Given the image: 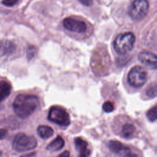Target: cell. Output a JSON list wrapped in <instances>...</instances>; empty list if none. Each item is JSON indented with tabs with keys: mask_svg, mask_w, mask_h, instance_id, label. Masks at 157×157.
<instances>
[{
	"mask_svg": "<svg viewBox=\"0 0 157 157\" xmlns=\"http://www.w3.org/2000/svg\"><path fill=\"white\" fill-rule=\"evenodd\" d=\"M136 131V127L132 123L124 124L121 129V134L123 137L128 139L131 137Z\"/></svg>",
	"mask_w": 157,
	"mask_h": 157,
	"instance_id": "15",
	"label": "cell"
},
{
	"mask_svg": "<svg viewBox=\"0 0 157 157\" xmlns=\"http://www.w3.org/2000/svg\"><path fill=\"white\" fill-rule=\"evenodd\" d=\"M109 150L113 153L121 156H133L128 147L124 145L120 142L117 140H110L108 144Z\"/></svg>",
	"mask_w": 157,
	"mask_h": 157,
	"instance_id": "8",
	"label": "cell"
},
{
	"mask_svg": "<svg viewBox=\"0 0 157 157\" xmlns=\"http://www.w3.org/2000/svg\"><path fill=\"white\" fill-rule=\"evenodd\" d=\"M64 140L61 136H57L47 146V150L50 151H57L63 148L64 146Z\"/></svg>",
	"mask_w": 157,
	"mask_h": 157,
	"instance_id": "11",
	"label": "cell"
},
{
	"mask_svg": "<svg viewBox=\"0 0 157 157\" xmlns=\"http://www.w3.org/2000/svg\"><path fill=\"white\" fill-rule=\"evenodd\" d=\"M147 74L145 70L140 66H134L129 72L128 81L134 88L142 86L147 81Z\"/></svg>",
	"mask_w": 157,
	"mask_h": 157,
	"instance_id": "5",
	"label": "cell"
},
{
	"mask_svg": "<svg viewBox=\"0 0 157 157\" xmlns=\"http://www.w3.org/2000/svg\"><path fill=\"white\" fill-rule=\"evenodd\" d=\"M36 53V48L34 46H29L27 48L26 51V56L28 60L31 59L35 56Z\"/></svg>",
	"mask_w": 157,
	"mask_h": 157,
	"instance_id": "18",
	"label": "cell"
},
{
	"mask_svg": "<svg viewBox=\"0 0 157 157\" xmlns=\"http://www.w3.org/2000/svg\"><path fill=\"white\" fill-rule=\"evenodd\" d=\"M82 4L85 6H91L93 3V0H78Z\"/></svg>",
	"mask_w": 157,
	"mask_h": 157,
	"instance_id": "21",
	"label": "cell"
},
{
	"mask_svg": "<svg viewBox=\"0 0 157 157\" xmlns=\"http://www.w3.org/2000/svg\"><path fill=\"white\" fill-rule=\"evenodd\" d=\"M148 9L147 0H134L129 7L128 13L132 20H140L147 15Z\"/></svg>",
	"mask_w": 157,
	"mask_h": 157,
	"instance_id": "4",
	"label": "cell"
},
{
	"mask_svg": "<svg viewBox=\"0 0 157 157\" xmlns=\"http://www.w3.org/2000/svg\"><path fill=\"white\" fill-rule=\"evenodd\" d=\"M18 0H3L2 4L7 7H12L15 5Z\"/></svg>",
	"mask_w": 157,
	"mask_h": 157,
	"instance_id": "20",
	"label": "cell"
},
{
	"mask_svg": "<svg viewBox=\"0 0 157 157\" xmlns=\"http://www.w3.org/2000/svg\"><path fill=\"white\" fill-rule=\"evenodd\" d=\"M69 152L67 151H65L64 153L59 155V156H69Z\"/></svg>",
	"mask_w": 157,
	"mask_h": 157,
	"instance_id": "23",
	"label": "cell"
},
{
	"mask_svg": "<svg viewBox=\"0 0 157 157\" xmlns=\"http://www.w3.org/2000/svg\"><path fill=\"white\" fill-rule=\"evenodd\" d=\"M37 131L38 135L44 139H48L52 137L54 133L53 129L51 127L46 125H40L37 128Z\"/></svg>",
	"mask_w": 157,
	"mask_h": 157,
	"instance_id": "13",
	"label": "cell"
},
{
	"mask_svg": "<svg viewBox=\"0 0 157 157\" xmlns=\"http://www.w3.org/2000/svg\"><path fill=\"white\" fill-rule=\"evenodd\" d=\"M138 58L146 67L151 69H156V56L155 54L150 52L143 51L139 54Z\"/></svg>",
	"mask_w": 157,
	"mask_h": 157,
	"instance_id": "9",
	"label": "cell"
},
{
	"mask_svg": "<svg viewBox=\"0 0 157 157\" xmlns=\"http://www.w3.org/2000/svg\"><path fill=\"white\" fill-rule=\"evenodd\" d=\"M48 119L63 126H66L70 124L69 115L64 109L59 106H53L50 108L48 115Z\"/></svg>",
	"mask_w": 157,
	"mask_h": 157,
	"instance_id": "6",
	"label": "cell"
},
{
	"mask_svg": "<svg viewBox=\"0 0 157 157\" xmlns=\"http://www.w3.org/2000/svg\"><path fill=\"white\" fill-rule=\"evenodd\" d=\"M63 24L65 29L75 33L82 34L87 29V26L84 21L71 17L64 19Z\"/></svg>",
	"mask_w": 157,
	"mask_h": 157,
	"instance_id": "7",
	"label": "cell"
},
{
	"mask_svg": "<svg viewBox=\"0 0 157 157\" xmlns=\"http://www.w3.org/2000/svg\"><path fill=\"white\" fill-rule=\"evenodd\" d=\"M38 105L39 100L36 96L20 94L15 98L13 103V108L18 117L26 118L36 110Z\"/></svg>",
	"mask_w": 157,
	"mask_h": 157,
	"instance_id": "1",
	"label": "cell"
},
{
	"mask_svg": "<svg viewBox=\"0 0 157 157\" xmlns=\"http://www.w3.org/2000/svg\"><path fill=\"white\" fill-rule=\"evenodd\" d=\"M37 146V140L32 136H28L24 133L17 134L13 139L12 147L18 152L31 150Z\"/></svg>",
	"mask_w": 157,
	"mask_h": 157,
	"instance_id": "3",
	"label": "cell"
},
{
	"mask_svg": "<svg viewBox=\"0 0 157 157\" xmlns=\"http://www.w3.org/2000/svg\"><path fill=\"white\" fill-rule=\"evenodd\" d=\"M15 50V46L12 42L9 40H3L0 42V51L2 54H10Z\"/></svg>",
	"mask_w": 157,
	"mask_h": 157,
	"instance_id": "14",
	"label": "cell"
},
{
	"mask_svg": "<svg viewBox=\"0 0 157 157\" xmlns=\"http://www.w3.org/2000/svg\"><path fill=\"white\" fill-rule=\"evenodd\" d=\"M74 144L76 150L79 153V156H88L90 155L91 151L88 148V144L86 141L80 137H76L74 139Z\"/></svg>",
	"mask_w": 157,
	"mask_h": 157,
	"instance_id": "10",
	"label": "cell"
},
{
	"mask_svg": "<svg viewBox=\"0 0 157 157\" xmlns=\"http://www.w3.org/2000/svg\"><path fill=\"white\" fill-rule=\"evenodd\" d=\"M156 115H157V108L156 106H154L151 109H150L147 113V117L148 119L153 122L156 120Z\"/></svg>",
	"mask_w": 157,
	"mask_h": 157,
	"instance_id": "16",
	"label": "cell"
},
{
	"mask_svg": "<svg viewBox=\"0 0 157 157\" xmlns=\"http://www.w3.org/2000/svg\"><path fill=\"white\" fill-rule=\"evenodd\" d=\"M136 41L134 34L127 32L118 35L113 41V48L120 55H125L131 51Z\"/></svg>",
	"mask_w": 157,
	"mask_h": 157,
	"instance_id": "2",
	"label": "cell"
},
{
	"mask_svg": "<svg viewBox=\"0 0 157 157\" xmlns=\"http://www.w3.org/2000/svg\"><path fill=\"white\" fill-rule=\"evenodd\" d=\"M7 135V130L4 129H0V140L3 139Z\"/></svg>",
	"mask_w": 157,
	"mask_h": 157,
	"instance_id": "22",
	"label": "cell"
},
{
	"mask_svg": "<svg viewBox=\"0 0 157 157\" xmlns=\"http://www.w3.org/2000/svg\"><path fill=\"white\" fill-rule=\"evenodd\" d=\"M11 85L4 80L0 81V103L4 101L10 94Z\"/></svg>",
	"mask_w": 157,
	"mask_h": 157,
	"instance_id": "12",
	"label": "cell"
},
{
	"mask_svg": "<svg viewBox=\"0 0 157 157\" xmlns=\"http://www.w3.org/2000/svg\"><path fill=\"white\" fill-rule=\"evenodd\" d=\"M102 109L105 112L110 113L112 112L114 109V105L113 104L109 101H105L103 105H102Z\"/></svg>",
	"mask_w": 157,
	"mask_h": 157,
	"instance_id": "17",
	"label": "cell"
},
{
	"mask_svg": "<svg viewBox=\"0 0 157 157\" xmlns=\"http://www.w3.org/2000/svg\"><path fill=\"white\" fill-rule=\"evenodd\" d=\"M147 95L150 97H155L156 95V86L155 84L153 86H151L147 91Z\"/></svg>",
	"mask_w": 157,
	"mask_h": 157,
	"instance_id": "19",
	"label": "cell"
}]
</instances>
